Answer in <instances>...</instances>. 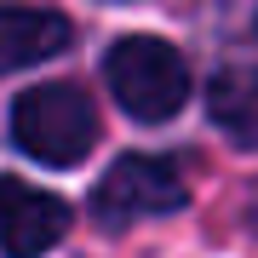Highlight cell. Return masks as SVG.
<instances>
[{"label":"cell","mask_w":258,"mask_h":258,"mask_svg":"<svg viewBox=\"0 0 258 258\" xmlns=\"http://www.w3.org/2000/svg\"><path fill=\"white\" fill-rule=\"evenodd\" d=\"M69 46V18L46 6H0V69H23Z\"/></svg>","instance_id":"cell-5"},{"label":"cell","mask_w":258,"mask_h":258,"mask_svg":"<svg viewBox=\"0 0 258 258\" xmlns=\"http://www.w3.org/2000/svg\"><path fill=\"white\" fill-rule=\"evenodd\" d=\"M207 109H212V120H218L241 149H252L258 144V69L252 63L218 69L207 81Z\"/></svg>","instance_id":"cell-6"},{"label":"cell","mask_w":258,"mask_h":258,"mask_svg":"<svg viewBox=\"0 0 258 258\" xmlns=\"http://www.w3.org/2000/svg\"><path fill=\"white\" fill-rule=\"evenodd\" d=\"M69 230V207L57 195L23 184V178H0V247L12 258H40L57 247V235Z\"/></svg>","instance_id":"cell-4"},{"label":"cell","mask_w":258,"mask_h":258,"mask_svg":"<svg viewBox=\"0 0 258 258\" xmlns=\"http://www.w3.org/2000/svg\"><path fill=\"white\" fill-rule=\"evenodd\" d=\"M98 218L126 224V218H155V212H178L184 207V178L172 161L161 155H120L92 189Z\"/></svg>","instance_id":"cell-3"},{"label":"cell","mask_w":258,"mask_h":258,"mask_svg":"<svg viewBox=\"0 0 258 258\" xmlns=\"http://www.w3.org/2000/svg\"><path fill=\"white\" fill-rule=\"evenodd\" d=\"M12 138H18L23 155L46 161V166H75L92 149L98 138V109L81 86L69 81H52V86H35V92L18 98L12 109Z\"/></svg>","instance_id":"cell-2"},{"label":"cell","mask_w":258,"mask_h":258,"mask_svg":"<svg viewBox=\"0 0 258 258\" xmlns=\"http://www.w3.org/2000/svg\"><path fill=\"white\" fill-rule=\"evenodd\" d=\"M103 75H109L115 103L126 115H138V120H166L189 98V63L178 57V46H166L155 35L115 40L109 57H103Z\"/></svg>","instance_id":"cell-1"}]
</instances>
